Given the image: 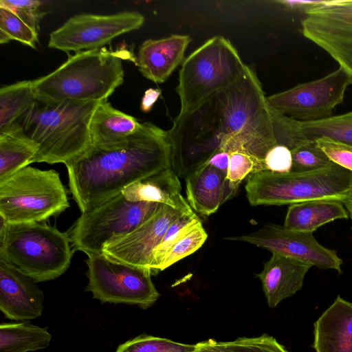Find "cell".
Masks as SVG:
<instances>
[{
	"instance_id": "obj_35",
	"label": "cell",
	"mask_w": 352,
	"mask_h": 352,
	"mask_svg": "<svg viewBox=\"0 0 352 352\" xmlns=\"http://www.w3.org/2000/svg\"><path fill=\"white\" fill-rule=\"evenodd\" d=\"M41 1L35 0H0V6L11 10L32 29L38 32L39 23L46 12L40 10Z\"/></svg>"
},
{
	"instance_id": "obj_12",
	"label": "cell",
	"mask_w": 352,
	"mask_h": 352,
	"mask_svg": "<svg viewBox=\"0 0 352 352\" xmlns=\"http://www.w3.org/2000/svg\"><path fill=\"white\" fill-rule=\"evenodd\" d=\"M144 22V16L133 11L75 15L50 34L48 47L65 52L103 47L116 36L140 28Z\"/></svg>"
},
{
	"instance_id": "obj_9",
	"label": "cell",
	"mask_w": 352,
	"mask_h": 352,
	"mask_svg": "<svg viewBox=\"0 0 352 352\" xmlns=\"http://www.w3.org/2000/svg\"><path fill=\"white\" fill-rule=\"evenodd\" d=\"M160 204L131 201L122 192L89 208L67 232L73 250L100 254L113 239L133 230L150 218Z\"/></svg>"
},
{
	"instance_id": "obj_13",
	"label": "cell",
	"mask_w": 352,
	"mask_h": 352,
	"mask_svg": "<svg viewBox=\"0 0 352 352\" xmlns=\"http://www.w3.org/2000/svg\"><path fill=\"white\" fill-rule=\"evenodd\" d=\"M300 31L352 78V0L324 1L307 10Z\"/></svg>"
},
{
	"instance_id": "obj_39",
	"label": "cell",
	"mask_w": 352,
	"mask_h": 352,
	"mask_svg": "<svg viewBox=\"0 0 352 352\" xmlns=\"http://www.w3.org/2000/svg\"><path fill=\"white\" fill-rule=\"evenodd\" d=\"M324 1H277V3L283 4L285 8L291 10H301L305 13L307 10L322 4Z\"/></svg>"
},
{
	"instance_id": "obj_32",
	"label": "cell",
	"mask_w": 352,
	"mask_h": 352,
	"mask_svg": "<svg viewBox=\"0 0 352 352\" xmlns=\"http://www.w3.org/2000/svg\"><path fill=\"white\" fill-rule=\"evenodd\" d=\"M265 170L263 160L247 152L235 151L230 153L226 180L235 194L239 184L250 174Z\"/></svg>"
},
{
	"instance_id": "obj_5",
	"label": "cell",
	"mask_w": 352,
	"mask_h": 352,
	"mask_svg": "<svg viewBox=\"0 0 352 352\" xmlns=\"http://www.w3.org/2000/svg\"><path fill=\"white\" fill-rule=\"evenodd\" d=\"M0 219V261L36 283L66 272L73 255L67 232L45 221L8 223Z\"/></svg>"
},
{
	"instance_id": "obj_30",
	"label": "cell",
	"mask_w": 352,
	"mask_h": 352,
	"mask_svg": "<svg viewBox=\"0 0 352 352\" xmlns=\"http://www.w3.org/2000/svg\"><path fill=\"white\" fill-rule=\"evenodd\" d=\"M292 172H308L322 169L333 164L315 141L306 140L291 150Z\"/></svg>"
},
{
	"instance_id": "obj_27",
	"label": "cell",
	"mask_w": 352,
	"mask_h": 352,
	"mask_svg": "<svg viewBox=\"0 0 352 352\" xmlns=\"http://www.w3.org/2000/svg\"><path fill=\"white\" fill-rule=\"evenodd\" d=\"M300 126L308 140L328 138L352 145V111L322 120L300 122Z\"/></svg>"
},
{
	"instance_id": "obj_33",
	"label": "cell",
	"mask_w": 352,
	"mask_h": 352,
	"mask_svg": "<svg viewBox=\"0 0 352 352\" xmlns=\"http://www.w3.org/2000/svg\"><path fill=\"white\" fill-rule=\"evenodd\" d=\"M194 346L144 334L120 344L115 352H190Z\"/></svg>"
},
{
	"instance_id": "obj_31",
	"label": "cell",
	"mask_w": 352,
	"mask_h": 352,
	"mask_svg": "<svg viewBox=\"0 0 352 352\" xmlns=\"http://www.w3.org/2000/svg\"><path fill=\"white\" fill-rule=\"evenodd\" d=\"M207 238L208 234L199 221L168 250L160 267V271L196 252L203 245Z\"/></svg>"
},
{
	"instance_id": "obj_40",
	"label": "cell",
	"mask_w": 352,
	"mask_h": 352,
	"mask_svg": "<svg viewBox=\"0 0 352 352\" xmlns=\"http://www.w3.org/2000/svg\"><path fill=\"white\" fill-rule=\"evenodd\" d=\"M230 161V153L219 151L214 153L207 161L209 164L227 174Z\"/></svg>"
},
{
	"instance_id": "obj_41",
	"label": "cell",
	"mask_w": 352,
	"mask_h": 352,
	"mask_svg": "<svg viewBox=\"0 0 352 352\" xmlns=\"http://www.w3.org/2000/svg\"><path fill=\"white\" fill-rule=\"evenodd\" d=\"M160 94L161 90L159 89L149 88L147 89L141 101V110L144 113L149 112Z\"/></svg>"
},
{
	"instance_id": "obj_38",
	"label": "cell",
	"mask_w": 352,
	"mask_h": 352,
	"mask_svg": "<svg viewBox=\"0 0 352 352\" xmlns=\"http://www.w3.org/2000/svg\"><path fill=\"white\" fill-rule=\"evenodd\" d=\"M194 349L190 352H234L229 349L225 342H217L209 339L194 344Z\"/></svg>"
},
{
	"instance_id": "obj_24",
	"label": "cell",
	"mask_w": 352,
	"mask_h": 352,
	"mask_svg": "<svg viewBox=\"0 0 352 352\" xmlns=\"http://www.w3.org/2000/svg\"><path fill=\"white\" fill-rule=\"evenodd\" d=\"M38 149L18 122L0 131V182L32 163Z\"/></svg>"
},
{
	"instance_id": "obj_4",
	"label": "cell",
	"mask_w": 352,
	"mask_h": 352,
	"mask_svg": "<svg viewBox=\"0 0 352 352\" xmlns=\"http://www.w3.org/2000/svg\"><path fill=\"white\" fill-rule=\"evenodd\" d=\"M99 102L36 100L18 122L38 146L32 163L66 164L88 151L92 147L89 124Z\"/></svg>"
},
{
	"instance_id": "obj_19",
	"label": "cell",
	"mask_w": 352,
	"mask_h": 352,
	"mask_svg": "<svg viewBox=\"0 0 352 352\" xmlns=\"http://www.w3.org/2000/svg\"><path fill=\"white\" fill-rule=\"evenodd\" d=\"M187 201L197 212L209 216L234 196L226 174L208 162L200 165L185 178Z\"/></svg>"
},
{
	"instance_id": "obj_42",
	"label": "cell",
	"mask_w": 352,
	"mask_h": 352,
	"mask_svg": "<svg viewBox=\"0 0 352 352\" xmlns=\"http://www.w3.org/2000/svg\"><path fill=\"white\" fill-rule=\"evenodd\" d=\"M345 206V208L348 212L349 217L351 218L352 221V197L346 202L343 204Z\"/></svg>"
},
{
	"instance_id": "obj_36",
	"label": "cell",
	"mask_w": 352,
	"mask_h": 352,
	"mask_svg": "<svg viewBox=\"0 0 352 352\" xmlns=\"http://www.w3.org/2000/svg\"><path fill=\"white\" fill-rule=\"evenodd\" d=\"M315 142L332 162L352 172L351 144L328 138H320Z\"/></svg>"
},
{
	"instance_id": "obj_23",
	"label": "cell",
	"mask_w": 352,
	"mask_h": 352,
	"mask_svg": "<svg viewBox=\"0 0 352 352\" xmlns=\"http://www.w3.org/2000/svg\"><path fill=\"white\" fill-rule=\"evenodd\" d=\"M348 218V212L341 201L313 200L290 204L283 226L291 230L313 233L324 224Z\"/></svg>"
},
{
	"instance_id": "obj_11",
	"label": "cell",
	"mask_w": 352,
	"mask_h": 352,
	"mask_svg": "<svg viewBox=\"0 0 352 352\" xmlns=\"http://www.w3.org/2000/svg\"><path fill=\"white\" fill-rule=\"evenodd\" d=\"M352 78L342 69L287 90L266 97L267 103L280 113L300 122H315L333 116L343 102Z\"/></svg>"
},
{
	"instance_id": "obj_34",
	"label": "cell",
	"mask_w": 352,
	"mask_h": 352,
	"mask_svg": "<svg viewBox=\"0 0 352 352\" xmlns=\"http://www.w3.org/2000/svg\"><path fill=\"white\" fill-rule=\"evenodd\" d=\"M234 352H289L272 336L263 334L257 337H242L225 342Z\"/></svg>"
},
{
	"instance_id": "obj_28",
	"label": "cell",
	"mask_w": 352,
	"mask_h": 352,
	"mask_svg": "<svg viewBox=\"0 0 352 352\" xmlns=\"http://www.w3.org/2000/svg\"><path fill=\"white\" fill-rule=\"evenodd\" d=\"M10 40L19 41L35 49L38 41V32L11 10L0 6V43H7Z\"/></svg>"
},
{
	"instance_id": "obj_8",
	"label": "cell",
	"mask_w": 352,
	"mask_h": 352,
	"mask_svg": "<svg viewBox=\"0 0 352 352\" xmlns=\"http://www.w3.org/2000/svg\"><path fill=\"white\" fill-rule=\"evenodd\" d=\"M69 207L55 170L26 166L0 182V217L8 223L43 222Z\"/></svg>"
},
{
	"instance_id": "obj_15",
	"label": "cell",
	"mask_w": 352,
	"mask_h": 352,
	"mask_svg": "<svg viewBox=\"0 0 352 352\" xmlns=\"http://www.w3.org/2000/svg\"><path fill=\"white\" fill-rule=\"evenodd\" d=\"M181 214L169 206L160 204L150 218L133 230L107 243L102 254L118 263L151 269L155 249Z\"/></svg>"
},
{
	"instance_id": "obj_37",
	"label": "cell",
	"mask_w": 352,
	"mask_h": 352,
	"mask_svg": "<svg viewBox=\"0 0 352 352\" xmlns=\"http://www.w3.org/2000/svg\"><path fill=\"white\" fill-rule=\"evenodd\" d=\"M265 170L284 173L292 171V155L291 150L282 144H276L265 154L263 158Z\"/></svg>"
},
{
	"instance_id": "obj_21",
	"label": "cell",
	"mask_w": 352,
	"mask_h": 352,
	"mask_svg": "<svg viewBox=\"0 0 352 352\" xmlns=\"http://www.w3.org/2000/svg\"><path fill=\"white\" fill-rule=\"evenodd\" d=\"M181 184L172 168L139 180L121 192L131 201L153 202L169 206L186 215L195 213L181 193Z\"/></svg>"
},
{
	"instance_id": "obj_22",
	"label": "cell",
	"mask_w": 352,
	"mask_h": 352,
	"mask_svg": "<svg viewBox=\"0 0 352 352\" xmlns=\"http://www.w3.org/2000/svg\"><path fill=\"white\" fill-rule=\"evenodd\" d=\"M132 116L113 108L107 100L100 101L89 124L92 146L109 148L135 133L140 127Z\"/></svg>"
},
{
	"instance_id": "obj_14",
	"label": "cell",
	"mask_w": 352,
	"mask_h": 352,
	"mask_svg": "<svg viewBox=\"0 0 352 352\" xmlns=\"http://www.w3.org/2000/svg\"><path fill=\"white\" fill-rule=\"evenodd\" d=\"M224 239L248 243L312 266L342 273V260L337 252L320 244L312 232L291 230L283 226L269 223L248 234Z\"/></svg>"
},
{
	"instance_id": "obj_29",
	"label": "cell",
	"mask_w": 352,
	"mask_h": 352,
	"mask_svg": "<svg viewBox=\"0 0 352 352\" xmlns=\"http://www.w3.org/2000/svg\"><path fill=\"white\" fill-rule=\"evenodd\" d=\"M199 221L196 214L191 216L181 214L173 221L154 250L151 265L153 274L160 272L162 261L172 246Z\"/></svg>"
},
{
	"instance_id": "obj_10",
	"label": "cell",
	"mask_w": 352,
	"mask_h": 352,
	"mask_svg": "<svg viewBox=\"0 0 352 352\" xmlns=\"http://www.w3.org/2000/svg\"><path fill=\"white\" fill-rule=\"evenodd\" d=\"M85 291L101 302L135 305L145 309L160 297L151 280L152 270L111 261L102 254L87 256Z\"/></svg>"
},
{
	"instance_id": "obj_26",
	"label": "cell",
	"mask_w": 352,
	"mask_h": 352,
	"mask_svg": "<svg viewBox=\"0 0 352 352\" xmlns=\"http://www.w3.org/2000/svg\"><path fill=\"white\" fill-rule=\"evenodd\" d=\"M36 101L32 80L2 87L0 89V131L17 122Z\"/></svg>"
},
{
	"instance_id": "obj_25",
	"label": "cell",
	"mask_w": 352,
	"mask_h": 352,
	"mask_svg": "<svg viewBox=\"0 0 352 352\" xmlns=\"http://www.w3.org/2000/svg\"><path fill=\"white\" fill-rule=\"evenodd\" d=\"M52 336L47 328L28 321L0 325V352H29L47 348Z\"/></svg>"
},
{
	"instance_id": "obj_3",
	"label": "cell",
	"mask_w": 352,
	"mask_h": 352,
	"mask_svg": "<svg viewBox=\"0 0 352 352\" xmlns=\"http://www.w3.org/2000/svg\"><path fill=\"white\" fill-rule=\"evenodd\" d=\"M125 59L137 62L125 50L103 47L76 52L54 72L32 80L34 94L44 103L107 100L123 82Z\"/></svg>"
},
{
	"instance_id": "obj_2",
	"label": "cell",
	"mask_w": 352,
	"mask_h": 352,
	"mask_svg": "<svg viewBox=\"0 0 352 352\" xmlns=\"http://www.w3.org/2000/svg\"><path fill=\"white\" fill-rule=\"evenodd\" d=\"M65 165L69 191L84 212L133 183L171 168L169 133L145 122L122 142L105 148L92 146Z\"/></svg>"
},
{
	"instance_id": "obj_20",
	"label": "cell",
	"mask_w": 352,
	"mask_h": 352,
	"mask_svg": "<svg viewBox=\"0 0 352 352\" xmlns=\"http://www.w3.org/2000/svg\"><path fill=\"white\" fill-rule=\"evenodd\" d=\"M316 352H352V303L338 296L314 324Z\"/></svg>"
},
{
	"instance_id": "obj_7",
	"label": "cell",
	"mask_w": 352,
	"mask_h": 352,
	"mask_svg": "<svg viewBox=\"0 0 352 352\" xmlns=\"http://www.w3.org/2000/svg\"><path fill=\"white\" fill-rule=\"evenodd\" d=\"M232 43L221 36L206 41L182 63L176 91L179 116L190 113L235 82L248 69Z\"/></svg>"
},
{
	"instance_id": "obj_1",
	"label": "cell",
	"mask_w": 352,
	"mask_h": 352,
	"mask_svg": "<svg viewBox=\"0 0 352 352\" xmlns=\"http://www.w3.org/2000/svg\"><path fill=\"white\" fill-rule=\"evenodd\" d=\"M168 133L171 168L184 178L217 151H244L263 160L277 144L269 104L250 67L193 112L178 115Z\"/></svg>"
},
{
	"instance_id": "obj_16",
	"label": "cell",
	"mask_w": 352,
	"mask_h": 352,
	"mask_svg": "<svg viewBox=\"0 0 352 352\" xmlns=\"http://www.w3.org/2000/svg\"><path fill=\"white\" fill-rule=\"evenodd\" d=\"M44 294L36 283L0 261V309L12 320L38 318L43 309Z\"/></svg>"
},
{
	"instance_id": "obj_6",
	"label": "cell",
	"mask_w": 352,
	"mask_h": 352,
	"mask_svg": "<svg viewBox=\"0 0 352 352\" xmlns=\"http://www.w3.org/2000/svg\"><path fill=\"white\" fill-rule=\"evenodd\" d=\"M245 188L252 206H279L321 199L344 204L352 197V172L336 164L308 172L262 170L248 177Z\"/></svg>"
},
{
	"instance_id": "obj_17",
	"label": "cell",
	"mask_w": 352,
	"mask_h": 352,
	"mask_svg": "<svg viewBox=\"0 0 352 352\" xmlns=\"http://www.w3.org/2000/svg\"><path fill=\"white\" fill-rule=\"evenodd\" d=\"M191 39L188 35L172 34L160 39H148L141 45L136 65L147 79L165 82L179 65Z\"/></svg>"
},
{
	"instance_id": "obj_18",
	"label": "cell",
	"mask_w": 352,
	"mask_h": 352,
	"mask_svg": "<svg viewBox=\"0 0 352 352\" xmlns=\"http://www.w3.org/2000/svg\"><path fill=\"white\" fill-rule=\"evenodd\" d=\"M272 253L271 258L264 263L263 270L256 276L261 282L268 306L274 308L302 289L305 276L313 266L294 258Z\"/></svg>"
}]
</instances>
